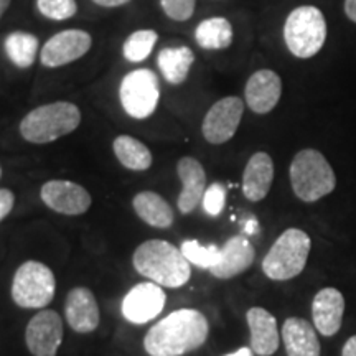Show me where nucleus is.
Segmentation results:
<instances>
[{
	"label": "nucleus",
	"instance_id": "obj_35",
	"mask_svg": "<svg viewBox=\"0 0 356 356\" xmlns=\"http://www.w3.org/2000/svg\"><path fill=\"white\" fill-rule=\"evenodd\" d=\"M345 15L348 19L356 24V0H345V6H343Z\"/></svg>",
	"mask_w": 356,
	"mask_h": 356
},
{
	"label": "nucleus",
	"instance_id": "obj_32",
	"mask_svg": "<svg viewBox=\"0 0 356 356\" xmlns=\"http://www.w3.org/2000/svg\"><path fill=\"white\" fill-rule=\"evenodd\" d=\"M13 204H15V195L8 188H0V221L10 215Z\"/></svg>",
	"mask_w": 356,
	"mask_h": 356
},
{
	"label": "nucleus",
	"instance_id": "obj_27",
	"mask_svg": "<svg viewBox=\"0 0 356 356\" xmlns=\"http://www.w3.org/2000/svg\"><path fill=\"white\" fill-rule=\"evenodd\" d=\"M159 33L152 29H142L129 35L122 44V55L129 63H144L157 44Z\"/></svg>",
	"mask_w": 356,
	"mask_h": 356
},
{
	"label": "nucleus",
	"instance_id": "obj_34",
	"mask_svg": "<svg viewBox=\"0 0 356 356\" xmlns=\"http://www.w3.org/2000/svg\"><path fill=\"white\" fill-rule=\"evenodd\" d=\"M341 356H356V335L350 337L345 341L343 350H341Z\"/></svg>",
	"mask_w": 356,
	"mask_h": 356
},
{
	"label": "nucleus",
	"instance_id": "obj_16",
	"mask_svg": "<svg viewBox=\"0 0 356 356\" xmlns=\"http://www.w3.org/2000/svg\"><path fill=\"white\" fill-rule=\"evenodd\" d=\"M256 259V251L246 236H233L220 249V259L210 273L216 279H233L246 273Z\"/></svg>",
	"mask_w": 356,
	"mask_h": 356
},
{
	"label": "nucleus",
	"instance_id": "obj_31",
	"mask_svg": "<svg viewBox=\"0 0 356 356\" xmlns=\"http://www.w3.org/2000/svg\"><path fill=\"white\" fill-rule=\"evenodd\" d=\"M203 210L207 215L210 216H218L220 213L225 210L226 204V188L222 184H213L207 188L202 200Z\"/></svg>",
	"mask_w": 356,
	"mask_h": 356
},
{
	"label": "nucleus",
	"instance_id": "obj_18",
	"mask_svg": "<svg viewBox=\"0 0 356 356\" xmlns=\"http://www.w3.org/2000/svg\"><path fill=\"white\" fill-rule=\"evenodd\" d=\"M178 178L184 184L178 195V210L181 215H188L202 203L204 191H207V173L202 163L193 157H184L177 163Z\"/></svg>",
	"mask_w": 356,
	"mask_h": 356
},
{
	"label": "nucleus",
	"instance_id": "obj_6",
	"mask_svg": "<svg viewBox=\"0 0 356 356\" xmlns=\"http://www.w3.org/2000/svg\"><path fill=\"white\" fill-rule=\"evenodd\" d=\"M310 236L299 228H289L275 239L262 259V273L270 280H291L302 274L310 254Z\"/></svg>",
	"mask_w": 356,
	"mask_h": 356
},
{
	"label": "nucleus",
	"instance_id": "obj_26",
	"mask_svg": "<svg viewBox=\"0 0 356 356\" xmlns=\"http://www.w3.org/2000/svg\"><path fill=\"white\" fill-rule=\"evenodd\" d=\"M3 48H6L7 58L12 61L13 66L26 70L37 60L40 53V42L37 35L17 30V32L7 35Z\"/></svg>",
	"mask_w": 356,
	"mask_h": 356
},
{
	"label": "nucleus",
	"instance_id": "obj_12",
	"mask_svg": "<svg viewBox=\"0 0 356 356\" xmlns=\"http://www.w3.org/2000/svg\"><path fill=\"white\" fill-rule=\"evenodd\" d=\"M63 341V322L55 310H42L30 320L25 343L33 356H55Z\"/></svg>",
	"mask_w": 356,
	"mask_h": 356
},
{
	"label": "nucleus",
	"instance_id": "obj_5",
	"mask_svg": "<svg viewBox=\"0 0 356 356\" xmlns=\"http://www.w3.org/2000/svg\"><path fill=\"white\" fill-rule=\"evenodd\" d=\"M327 40V22L320 8L300 6L289 13L284 24V42L296 58L309 60L322 50Z\"/></svg>",
	"mask_w": 356,
	"mask_h": 356
},
{
	"label": "nucleus",
	"instance_id": "obj_1",
	"mask_svg": "<svg viewBox=\"0 0 356 356\" xmlns=\"http://www.w3.org/2000/svg\"><path fill=\"white\" fill-rule=\"evenodd\" d=\"M208 335L210 323L202 312L180 309L147 332L144 348L150 356H184L207 343Z\"/></svg>",
	"mask_w": 356,
	"mask_h": 356
},
{
	"label": "nucleus",
	"instance_id": "obj_33",
	"mask_svg": "<svg viewBox=\"0 0 356 356\" xmlns=\"http://www.w3.org/2000/svg\"><path fill=\"white\" fill-rule=\"evenodd\" d=\"M91 2L104 8H115V7L127 6V3L132 2V0H91Z\"/></svg>",
	"mask_w": 356,
	"mask_h": 356
},
{
	"label": "nucleus",
	"instance_id": "obj_11",
	"mask_svg": "<svg viewBox=\"0 0 356 356\" xmlns=\"http://www.w3.org/2000/svg\"><path fill=\"white\" fill-rule=\"evenodd\" d=\"M40 197L50 210L66 216L84 215L92 203L89 191L70 180H48L40 190Z\"/></svg>",
	"mask_w": 356,
	"mask_h": 356
},
{
	"label": "nucleus",
	"instance_id": "obj_15",
	"mask_svg": "<svg viewBox=\"0 0 356 356\" xmlns=\"http://www.w3.org/2000/svg\"><path fill=\"white\" fill-rule=\"evenodd\" d=\"M345 314V297L335 287H325L312 302V318L315 330L323 337L337 335Z\"/></svg>",
	"mask_w": 356,
	"mask_h": 356
},
{
	"label": "nucleus",
	"instance_id": "obj_9",
	"mask_svg": "<svg viewBox=\"0 0 356 356\" xmlns=\"http://www.w3.org/2000/svg\"><path fill=\"white\" fill-rule=\"evenodd\" d=\"M246 102L238 96H226L216 101L208 109L202 122L204 140L213 145H221L231 140L241 124Z\"/></svg>",
	"mask_w": 356,
	"mask_h": 356
},
{
	"label": "nucleus",
	"instance_id": "obj_2",
	"mask_svg": "<svg viewBox=\"0 0 356 356\" xmlns=\"http://www.w3.org/2000/svg\"><path fill=\"white\" fill-rule=\"evenodd\" d=\"M134 267L140 275L160 287L178 289L190 280L191 264L184 252L163 239H150L136 249Z\"/></svg>",
	"mask_w": 356,
	"mask_h": 356
},
{
	"label": "nucleus",
	"instance_id": "obj_22",
	"mask_svg": "<svg viewBox=\"0 0 356 356\" xmlns=\"http://www.w3.org/2000/svg\"><path fill=\"white\" fill-rule=\"evenodd\" d=\"M132 208L142 221L152 228L167 229L173 225L175 215L170 203L155 191H140L132 200Z\"/></svg>",
	"mask_w": 356,
	"mask_h": 356
},
{
	"label": "nucleus",
	"instance_id": "obj_39",
	"mask_svg": "<svg viewBox=\"0 0 356 356\" xmlns=\"http://www.w3.org/2000/svg\"><path fill=\"white\" fill-rule=\"evenodd\" d=\"M0 177H2V168H0Z\"/></svg>",
	"mask_w": 356,
	"mask_h": 356
},
{
	"label": "nucleus",
	"instance_id": "obj_8",
	"mask_svg": "<svg viewBox=\"0 0 356 356\" xmlns=\"http://www.w3.org/2000/svg\"><path fill=\"white\" fill-rule=\"evenodd\" d=\"M119 101L132 119H149L157 111L160 101L159 76L149 68L132 70L122 78Z\"/></svg>",
	"mask_w": 356,
	"mask_h": 356
},
{
	"label": "nucleus",
	"instance_id": "obj_38",
	"mask_svg": "<svg viewBox=\"0 0 356 356\" xmlns=\"http://www.w3.org/2000/svg\"><path fill=\"white\" fill-rule=\"evenodd\" d=\"M246 233H249V234L257 233V222H256V220L248 221V225H246Z\"/></svg>",
	"mask_w": 356,
	"mask_h": 356
},
{
	"label": "nucleus",
	"instance_id": "obj_29",
	"mask_svg": "<svg viewBox=\"0 0 356 356\" xmlns=\"http://www.w3.org/2000/svg\"><path fill=\"white\" fill-rule=\"evenodd\" d=\"M37 10L44 19L65 22L78 13L76 0H37Z\"/></svg>",
	"mask_w": 356,
	"mask_h": 356
},
{
	"label": "nucleus",
	"instance_id": "obj_23",
	"mask_svg": "<svg viewBox=\"0 0 356 356\" xmlns=\"http://www.w3.org/2000/svg\"><path fill=\"white\" fill-rule=\"evenodd\" d=\"M195 63V53L191 48L167 47L162 48L157 56V66L162 78L172 86H180L188 78L191 66Z\"/></svg>",
	"mask_w": 356,
	"mask_h": 356
},
{
	"label": "nucleus",
	"instance_id": "obj_13",
	"mask_svg": "<svg viewBox=\"0 0 356 356\" xmlns=\"http://www.w3.org/2000/svg\"><path fill=\"white\" fill-rule=\"evenodd\" d=\"M167 296L155 282L137 284L122 300V315L127 322L142 325L154 320L163 310Z\"/></svg>",
	"mask_w": 356,
	"mask_h": 356
},
{
	"label": "nucleus",
	"instance_id": "obj_21",
	"mask_svg": "<svg viewBox=\"0 0 356 356\" xmlns=\"http://www.w3.org/2000/svg\"><path fill=\"white\" fill-rule=\"evenodd\" d=\"M282 341L287 356H320L322 353L317 330L304 318L291 317L284 322Z\"/></svg>",
	"mask_w": 356,
	"mask_h": 356
},
{
	"label": "nucleus",
	"instance_id": "obj_3",
	"mask_svg": "<svg viewBox=\"0 0 356 356\" xmlns=\"http://www.w3.org/2000/svg\"><path fill=\"white\" fill-rule=\"evenodd\" d=\"M81 119V111L74 102L55 101L30 111L22 119L19 131L26 142L43 145L76 131Z\"/></svg>",
	"mask_w": 356,
	"mask_h": 356
},
{
	"label": "nucleus",
	"instance_id": "obj_10",
	"mask_svg": "<svg viewBox=\"0 0 356 356\" xmlns=\"http://www.w3.org/2000/svg\"><path fill=\"white\" fill-rule=\"evenodd\" d=\"M92 47L91 33L81 29L61 30L47 40L40 50V61L44 68H61L81 60Z\"/></svg>",
	"mask_w": 356,
	"mask_h": 356
},
{
	"label": "nucleus",
	"instance_id": "obj_17",
	"mask_svg": "<svg viewBox=\"0 0 356 356\" xmlns=\"http://www.w3.org/2000/svg\"><path fill=\"white\" fill-rule=\"evenodd\" d=\"M65 317L74 332H95L101 322L99 307H97L95 293L86 287H76L70 291L65 300Z\"/></svg>",
	"mask_w": 356,
	"mask_h": 356
},
{
	"label": "nucleus",
	"instance_id": "obj_28",
	"mask_svg": "<svg viewBox=\"0 0 356 356\" xmlns=\"http://www.w3.org/2000/svg\"><path fill=\"white\" fill-rule=\"evenodd\" d=\"M180 251L184 252L185 259L190 264L197 266L200 269L210 270L216 264L218 259H220V248H216L215 244L202 246L197 239H186V241L181 243Z\"/></svg>",
	"mask_w": 356,
	"mask_h": 356
},
{
	"label": "nucleus",
	"instance_id": "obj_14",
	"mask_svg": "<svg viewBox=\"0 0 356 356\" xmlns=\"http://www.w3.org/2000/svg\"><path fill=\"white\" fill-rule=\"evenodd\" d=\"M282 96V79L273 70H257L244 86V102L254 114H269Z\"/></svg>",
	"mask_w": 356,
	"mask_h": 356
},
{
	"label": "nucleus",
	"instance_id": "obj_36",
	"mask_svg": "<svg viewBox=\"0 0 356 356\" xmlns=\"http://www.w3.org/2000/svg\"><path fill=\"white\" fill-rule=\"evenodd\" d=\"M225 356H256L254 351L251 350V346H243V348H239L238 351H234V353H229V355H225Z\"/></svg>",
	"mask_w": 356,
	"mask_h": 356
},
{
	"label": "nucleus",
	"instance_id": "obj_37",
	"mask_svg": "<svg viewBox=\"0 0 356 356\" xmlns=\"http://www.w3.org/2000/svg\"><path fill=\"white\" fill-rule=\"evenodd\" d=\"M10 3H12V0H0V20H2V17L6 15L8 7H10Z\"/></svg>",
	"mask_w": 356,
	"mask_h": 356
},
{
	"label": "nucleus",
	"instance_id": "obj_20",
	"mask_svg": "<svg viewBox=\"0 0 356 356\" xmlns=\"http://www.w3.org/2000/svg\"><path fill=\"white\" fill-rule=\"evenodd\" d=\"M274 181L273 157L266 152H256L248 160L243 172V193L249 202L257 203L267 197Z\"/></svg>",
	"mask_w": 356,
	"mask_h": 356
},
{
	"label": "nucleus",
	"instance_id": "obj_30",
	"mask_svg": "<svg viewBox=\"0 0 356 356\" xmlns=\"http://www.w3.org/2000/svg\"><path fill=\"white\" fill-rule=\"evenodd\" d=\"M160 7L173 22H186L193 17L197 0H160Z\"/></svg>",
	"mask_w": 356,
	"mask_h": 356
},
{
	"label": "nucleus",
	"instance_id": "obj_7",
	"mask_svg": "<svg viewBox=\"0 0 356 356\" xmlns=\"http://www.w3.org/2000/svg\"><path fill=\"white\" fill-rule=\"evenodd\" d=\"M55 291V274L43 262L26 261L13 275L12 299L22 309H43L53 300Z\"/></svg>",
	"mask_w": 356,
	"mask_h": 356
},
{
	"label": "nucleus",
	"instance_id": "obj_4",
	"mask_svg": "<svg viewBox=\"0 0 356 356\" xmlns=\"http://www.w3.org/2000/svg\"><path fill=\"white\" fill-rule=\"evenodd\" d=\"M293 195L304 203H315L330 195L337 186V175L328 160L315 149L296 154L289 168Z\"/></svg>",
	"mask_w": 356,
	"mask_h": 356
},
{
	"label": "nucleus",
	"instance_id": "obj_19",
	"mask_svg": "<svg viewBox=\"0 0 356 356\" xmlns=\"http://www.w3.org/2000/svg\"><path fill=\"white\" fill-rule=\"evenodd\" d=\"M246 320L251 330V350L257 356H273L280 345L277 320L262 307L248 310Z\"/></svg>",
	"mask_w": 356,
	"mask_h": 356
},
{
	"label": "nucleus",
	"instance_id": "obj_25",
	"mask_svg": "<svg viewBox=\"0 0 356 356\" xmlns=\"http://www.w3.org/2000/svg\"><path fill=\"white\" fill-rule=\"evenodd\" d=\"M114 155L122 167L132 172H145L152 167L154 157L144 142L132 136H118L113 142Z\"/></svg>",
	"mask_w": 356,
	"mask_h": 356
},
{
	"label": "nucleus",
	"instance_id": "obj_24",
	"mask_svg": "<svg viewBox=\"0 0 356 356\" xmlns=\"http://www.w3.org/2000/svg\"><path fill=\"white\" fill-rule=\"evenodd\" d=\"M234 38L233 25L225 17H210L200 22L195 29V42L208 51H220L231 47Z\"/></svg>",
	"mask_w": 356,
	"mask_h": 356
}]
</instances>
